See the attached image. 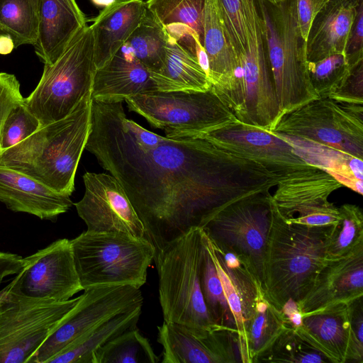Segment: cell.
<instances>
[{
    "label": "cell",
    "mask_w": 363,
    "mask_h": 363,
    "mask_svg": "<svg viewBox=\"0 0 363 363\" xmlns=\"http://www.w3.org/2000/svg\"><path fill=\"white\" fill-rule=\"evenodd\" d=\"M158 356L137 328L128 330L99 348L93 363H157Z\"/></svg>",
    "instance_id": "33"
},
{
    "label": "cell",
    "mask_w": 363,
    "mask_h": 363,
    "mask_svg": "<svg viewBox=\"0 0 363 363\" xmlns=\"http://www.w3.org/2000/svg\"><path fill=\"white\" fill-rule=\"evenodd\" d=\"M23 99L15 75L0 72V135L9 114Z\"/></svg>",
    "instance_id": "43"
},
{
    "label": "cell",
    "mask_w": 363,
    "mask_h": 363,
    "mask_svg": "<svg viewBox=\"0 0 363 363\" xmlns=\"http://www.w3.org/2000/svg\"><path fill=\"white\" fill-rule=\"evenodd\" d=\"M203 48L213 88L215 91L226 89L239 67V57L227 35L217 0H206Z\"/></svg>",
    "instance_id": "26"
},
{
    "label": "cell",
    "mask_w": 363,
    "mask_h": 363,
    "mask_svg": "<svg viewBox=\"0 0 363 363\" xmlns=\"http://www.w3.org/2000/svg\"><path fill=\"white\" fill-rule=\"evenodd\" d=\"M339 221L327 250L326 259H336L350 253L363 242V213L355 204L345 203L340 207Z\"/></svg>",
    "instance_id": "38"
},
{
    "label": "cell",
    "mask_w": 363,
    "mask_h": 363,
    "mask_svg": "<svg viewBox=\"0 0 363 363\" xmlns=\"http://www.w3.org/2000/svg\"><path fill=\"white\" fill-rule=\"evenodd\" d=\"M23 267V258L17 254L0 252V285L3 279L18 274Z\"/></svg>",
    "instance_id": "46"
},
{
    "label": "cell",
    "mask_w": 363,
    "mask_h": 363,
    "mask_svg": "<svg viewBox=\"0 0 363 363\" xmlns=\"http://www.w3.org/2000/svg\"><path fill=\"white\" fill-rule=\"evenodd\" d=\"M143 297L140 289L130 285L102 286L84 289L77 303L28 363H46L95 326L117 314L143 306Z\"/></svg>",
    "instance_id": "13"
},
{
    "label": "cell",
    "mask_w": 363,
    "mask_h": 363,
    "mask_svg": "<svg viewBox=\"0 0 363 363\" xmlns=\"http://www.w3.org/2000/svg\"><path fill=\"white\" fill-rule=\"evenodd\" d=\"M96 69L92 32L85 26L53 64L44 65L38 85L23 104L40 126L61 120L91 91Z\"/></svg>",
    "instance_id": "7"
},
{
    "label": "cell",
    "mask_w": 363,
    "mask_h": 363,
    "mask_svg": "<svg viewBox=\"0 0 363 363\" xmlns=\"http://www.w3.org/2000/svg\"><path fill=\"white\" fill-rule=\"evenodd\" d=\"M201 287L206 309L213 322L221 328L238 334L233 315L226 299L214 262L206 245L205 233Z\"/></svg>",
    "instance_id": "35"
},
{
    "label": "cell",
    "mask_w": 363,
    "mask_h": 363,
    "mask_svg": "<svg viewBox=\"0 0 363 363\" xmlns=\"http://www.w3.org/2000/svg\"><path fill=\"white\" fill-rule=\"evenodd\" d=\"M311 84L318 98H329L348 74L350 66L345 53H335L307 62Z\"/></svg>",
    "instance_id": "39"
},
{
    "label": "cell",
    "mask_w": 363,
    "mask_h": 363,
    "mask_svg": "<svg viewBox=\"0 0 363 363\" xmlns=\"http://www.w3.org/2000/svg\"><path fill=\"white\" fill-rule=\"evenodd\" d=\"M146 13L143 0H115L104 7L90 26L96 69L121 50Z\"/></svg>",
    "instance_id": "22"
},
{
    "label": "cell",
    "mask_w": 363,
    "mask_h": 363,
    "mask_svg": "<svg viewBox=\"0 0 363 363\" xmlns=\"http://www.w3.org/2000/svg\"><path fill=\"white\" fill-rule=\"evenodd\" d=\"M70 241L83 290L112 285L140 289L145 284L155 255L154 245L146 238L86 230Z\"/></svg>",
    "instance_id": "5"
},
{
    "label": "cell",
    "mask_w": 363,
    "mask_h": 363,
    "mask_svg": "<svg viewBox=\"0 0 363 363\" xmlns=\"http://www.w3.org/2000/svg\"><path fill=\"white\" fill-rule=\"evenodd\" d=\"M21 271L0 302V363H28L79 297L56 301L27 296L18 290Z\"/></svg>",
    "instance_id": "11"
},
{
    "label": "cell",
    "mask_w": 363,
    "mask_h": 363,
    "mask_svg": "<svg viewBox=\"0 0 363 363\" xmlns=\"http://www.w3.org/2000/svg\"><path fill=\"white\" fill-rule=\"evenodd\" d=\"M0 202L14 212L55 220L73 204L70 196L54 191L36 179L0 165Z\"/></svg>",
    "instance_id": "20"
},
{
    "label": "cell",
    "mask_w": 363,
    "mask_h": 363,
    "mask_svg": "<svg viewBox=\"0 0 363 363\" xmlns=\"http://www.w3.org/2000/svg\"><path fill=\"white\" fill-rule=\"evenodd\" d=\"M269 58L281 114L318 99L308 74L306 41L300 32L296 0H259Z\"/></svg>",
    "instance_id": "6"
},
{
    "label": "cell",
    "mask_w": 363,
    "mask_h": 363,
    "mask_svg": "<svg viewBox=\"0 0 363 363\" xmlns=\"http://www.w3.org/2000/svg\"><path fill=\"white\" fill-rule=\"evenodd\" d=\"M228 38L238 57L247 46L248 35L259 13L258 0H217Z\"/></svg>",
    "instance_id": "36"
},
{
    "label": "cell",
    "mask_w": 363,
    "mask_h": 363,
    "mask_svg": "<svg viewBox=\"0 0 363 363\" xmlns=\"http://www.w3.org/2000/svg\"><path fill=\"white\" fill-rule=\"evenodd\" d=\"M85 149L122 186L155 252L279 180L258 163L206 139L147 130L127 118L122 102L92 99Z\"/></svg>",
    "instance_id": "1"
},
{
    "label": "cell",
    "mask_w": 363,
    "mask_h": 363,
    "mask_svg": "<svg viewBox=\"0 0 363 363\" xmlns=\"http://www.w3.org/2000/svg\"><path fill=\"white\" fill-rule=\"evenodd\" d=\"M203 252L201 228L189 230L155 252L164 321L204 328L220 327L211 320L201 292Z\"/></svg>",
    "instance_id": "4"
},
{
    "label": "cell",
    "mask_w": 363,
    "mask_h": 363,
    "mask_svg": "<svg viewBox=\"0 0 363 363\" xmlns=\"http://www.w3.org/2000/svg\"><path fill=\"white\" fill-rule=\"evenodd\" d=\"M363 296V242L350 253L336 259H326L313 285L297 304L304 315Z\"/></svg>",
    "instance_id": "19"
},
{
    "label": "cell",
    "mask_w": 363,
    "mask_h": 363,
    "mask_svg": "<svg viewBox=\"0 0 363 363\" xmlns=\"http://www.w3.org/2000/svg\"><path fill=\"white\" fill-rule=\"evenodd\" d=\"M272 201L290 223L323 226L338 223V207L328 201L342 184L325 169L309 164L278 180Z\"/></svg>",
    "instance_id": "14"
},
{
    "label": "cell",
    "mask_w": 363,
    "mask_h": 363,
    "mask_svg": "<svg viewBox=\"0 0 363 363\" xmlns=\"http://www.w3.org/2000/svg\"><path fill=\"white\" fill-rule=\"evenodd\" d=\"M15 48L13 40L8 36L0 35V55H7Z\"/></svg>",
    "instance_id": "47"
},
{
    "label": "cell",
    "mask_w": 363,
    "mask_h": 363,
    "mask_svg": "<svg viewBox=\"0 0 363 363\" xmlns=\"http://www.w3.org/2000/svg\"><path fill=\"white\" fill-rule=\"evenodd\" d=\"M18 279V274L11 280V281L0 291V302L7 296L12 288L15 286Z\"/></svg>",
    "instance_id": "48"
},
{
    "label": "cell",
    "mask_w": 363,
    "mask_h": 363,
    "mask_svg": "<svg viewBox=\"0 0 363 363\" xmlns=\"http://www.w3.org/2000/svg\"><path fill=\"white\" fill-rule=\"evenodd\" d=\"M21 272L18 290L27 296L64 301L83 290L67 238L24 257Z\"/></svg>",
    "instance_id": "17"
},
{
    "label": "cell",
    "mask_w": 363,
    "mask_h": 363,
    "mask_svg": "<svg viewBox=\"0 0 363 363\" xmlns=\"http://www.w3.org/2000/svg\"><path fill=\"white\" fill-rule=\"evenodd\" d=\"M363 0H328L312 21L306 40L308 62L344 53L346 43Z\"/></svg>",
    "instance_id": "23"
},
{
    "label": "cell",
    "mask_w": 363,
    "mask_h": 363,
    "mask_svg": "<svg viewBox=\"0 0 363 363\" xmlns=\"http://www.w3.org/2000/svg\"><path fill=\"white\" fill-rule=\"evenodd\" d=\"M289 325L283 312L262 294L245 324L244 340L238 345L240 362L257 363L259 357Z\"/></svg>",
    "instance_id": "29"
},
{
    "label": "cell",
    "mask_w": 363,
    "mask_h": 363,
    "mask_svg": "<svg viewBox=\"0 0 363 363\" xmlns=\"http://www.w3.org/2000/svg\"><path fill=\"white\" fill-rule=\"evenodd\" d=\"M350 340L346 362H363V301L362 296L348 303Z\"/></svg>",
    "instance_id": "41"
},
{
    "label": "cell",
    "mask_w": 363,
    "mask_h": 363,
    "mask_svg": "<svg viewBox=\"0 0 363 363\" xmlns=\"http://www.w3.org/2000/svg\"><path fill=\"white\" fill-rule=\"evenodd\" d=\"M142 306L121 313L81 335L46 363H93L96 351L122 333L136 328Z\"/></svg>",
    "instance_id": "28"
},
{
    "label": "cell",
    "mask_w": 363,
    "mask_h": 363,
    "mask_svg": "<svg viewBox=\"0 0 363 363\" xmlns=\"http://www.w3.org/2000/svg\"><path fill=\"white\" fill-rule=\"evenodd\" d=\"M328 0H296L298 23L306 41L312 21Z\"/></svg>",
    "instance_id": "45"
},
{
    "label": "cell",
    "mask_w": 363,
    "mask_h": 363,
    "mask_svg": "<svg viewBox=\"0 0 363 363\" xmlns=\"http://www.w3.org/2000/svg\"><path fill=\"white\" fill-rule=\"evenodd\" d=\"M91 2L96 6L106 7L111 4L115 0H91Z\"/></svg>",
    "instance_id": "49"
},
{
    "label": "cell",
    "mask_w": 363,
    "mask_h": 363,
    "mask_svg": "<svg viewBox=\"0 0 363 363\" xmlns=\"http://www.w3.org/2000/svg\"><path fill=\"white\" fill-rule=\"evenodd\" d=\"M270 3H272V4H277V3H279L280 1H282L284 0H266Z\"/></svg>",
    "instance_id": "50"
},
{
    "label": "cell",
    "mask_w": 363,
    "mask_h": 363,
    "mask_svg": "<svg viewBox=\"0 0 363 363\" xmlns=\"http://www.w3.org/2000/svg\"><path fill=\"white\" fill-rule=\"evenodd\" d=\"M294 329L331 363H345L350 340L348 303L302 315L301 324Z\"/></svg>",
    "instance_id": "25"
},
{
    "label": "cell",
    "mask_w": 363,
    "mask_h": 363,
    "mask_svg": "<svg viewBox=\"0 0 363 363\" xmlns=\"http://www.w3.org/2000/svg\"><path fill=\"white\" fill-rule=\"evenodd\" d=\"M157 331L162 363L240 362L238 334L232 330L164 321Z\"/></svg>",
    "instance_id": "18"
},
{
    "label": "cell",
    "mask_w": 363,
    "mask_h": 363,
    "mask_svg": "<svg viewBox=\"0 0 363 363\" xmlns=\"http://www.w3.org/2000/svg\"><path fill=\"white\" fill-rule=\"evenodd\" d=\"M85 191L74 203L90 232H122L145 237L143 224L125 191L110 174L86 172Z\"/></svg>",
    "instance_id": "16"
},
{
    "label": "cell",
    "mask_w": 363,
    "mask_h": 363,
    "mask_svg": "<svg viewBox=\"0 0 363 363\" xmlns=\"http://www.w3.org/2000/svg\"><path fill=\"white\" fill-rule=\"evenodd\" d=\"M362 105L318 98L282 113L270 131L363 160Z\"/></svg>",
    "instance_id": "10"
},
{
    "label": "cell",
    "mask_w": 363,
    "mask_h": 363,
    "mask_svg": "<svg viewBox=\"0 0 363 363\" xmlns=\"http://www.w3.org/2000/svg\"><path fill=\"white\" fill-rule=\"evenodd\" d=\"M91 91L65 118L40 126L0 153V165L23 173L54 191L71 196L79 162L90 133Z\"/></svg>",
    "instance_id": "3"
},
{
    "label": "cell",
    "mask_w": 363,
    "mask_h": 363,
    "mask_svg": "<svg viewBox=\"0 0 363 363\" xmlns=\"http://www.w3.org/2000/svg\"><path fill=\"white\" fill-rule=\"evenodd\" d=\"M23 101L12 109L4 122L0 135V153L24 140L40 126L38 118Z\"/></svg>",
    "instance_id": "40"
},
{
    "label": "cell",
    "mask_w": 363,
    "mask_h": 363,
    "mask_svg": "<svg viewBox=\"0 0 363 363\" xmlns=\"http://www.w3.org/2000/svg\"><path fill=\"white\" fill-rule=\"evenodd\" d=\"M167 33L148 12L125 44L130 53L150 72L158 71L165 57Z\"/></svg>",
    "instance_id": "32"
},
{
    "label": "cell",
    "mask_w": 363,
    "mask_h": 363,
    "mask_svg": "<svg viewBox=\"0 0 363 363\" xmlns=\"http://www.w3.org/2000/svg\"><path fill=\"white\" fill-rule=\"evenodd\" d=\"M38 0H0V35L9 37L15 48L34 45L38 30Z\"/></svg>",
    "instance_id": "31"
},
{
    "label": "cell",
    "mask_w": 363,
    "mask_h": 363,
    "mask_svg": "<svg viewBox=\"0 0 363 363\" xmlns=\"http://www.w3.org/2000/svg\"><path fill=\"white\" fill-rule=\"evenodd\" d=\"M216 93L240 122L270 131L281 115L260 6L233 80Z\"/></svg>",
    "instance_id": "8"
},
{
    "label": "cell",
    "mask_w": 363,
    "mask_h": 363,
    "mask_svg": "<svg viewBox=\"0 0 363 363\" xmlns=\"http://www.w3.org/2000/svg\"><path fill=\"white\" fill-rule=\"evenodd\" d=\"M280 135L294 145L298 154L306 152L318 155L301 157L307 163L325 169L335 177L342 186H346L362 195L363 160L330 147L281 134Z\"/></svg>",
    "instance_id": "30"
},
{
    "label": "cell",
    "mask_w": 363,
    "mask_h": 363,
    "mask_svg": "<svg viewBox=\"0 0 363 363\" xmlns=\"http://www.w3.org/2000/svg\"><path fill=\"white\" fill-rule=\"evenodd\" d=\"M145 4L148 12L160 25L189 27L203 47L206 0H147Z\"/></svg>",
    "instance_id": "34"
},
{
    "label": "cell",
    "mask_w": 363,
    "mask_h": 363,
    "mask_svg": "<svg viewBox=\"0 0 363 363\" xmlns=\"http://www.w3.org/2000/svg\"><path fill=\"white\" fill-rule=\"evenodd\" d=\"M336 225L309 226L290 223L273 202L263 290L267 299L277 309L281 311L288 303L298 304L310 290L326 260Z\"/></svg>",
    "instance_id": "2"
},
{
    "label": "cell",
    "mask_w": 363,
    "mask_h": 363,
    "mask_svg": "<svg viewBox=\"0 0 363 363\" xmlns=\"http://www.w3.org/2000/svg\"><path fill=\"white\" fill-rule=\"evenodd\" d=\"M272 204L269 191L255 193L225 206L201 228L214 245L237 255L262 289Z\"/></svg>",
    "instance_id": "12"
},
{
    "label": "cell",
    "mask_w": 363,
    "mask_h": 363,
    "mask_svg": "<svg viewBox=\"0 0 363 363\" xmlns=\"http://www.w3.org/2000/svg\"><path fill=\"white\" fill-rule=\"evenodd\" d=\"M344 53L350 66L363 60V1L359 6Z\"/></svg>",
    "instance_id": "44"
},
{
    "label": "cell",
    "mask_w": 363,
    "mask_h": 363,
    "mask_svg": "<svg viewBox=\"0 0 363 363\" xmlns=\"http://www.w3.org/2000/svg\"><path fill=\"white\" fill-rule=\"evenodd\" d=\"M125 101L167 138H192L238 121L212 86L206 91H150Z\"/></svg>",
    "instance_id": "9"
},
{
    "label": "cell",
    "mask_w": 363,
    "mask_h": 363,
    "mask_svg": "<svg viewBox=\"0 0 363 363\" xmlns=\"http://www.w3.org/2000/svg\"><path fill=\"white\" fill-rule=\"evenodd\" d=\"M157 90L150 72L130 53L119 50L96 69L91 88L93 100L114 103L139 94Z\"/></svg>",
    "instance_id": "24"
},
{
    "label": "cell",
    "mask_w": 363,
    "mask_h": 363,
    "mask_svg": "<svg viewBox=\"0 0 363 363\" xmlns=\"http://www.w3.org/2000/svg\"><path fill=\"white\" fill-rule=\"evenodd\" d=\"M167 35L164 63L158 71L150 72L157 90L209 89L212 84L197 55L168 33Z\"/></svg>",
    "instance_id": "27"
},
{
    "label": "cell",
    "mask_w": 363,
    "mask_h": 363,
    "mask_svg": "<svg viewBox=\"0 0 363 363\" xmlns=\"http://www.w3.org/2000/svg\"><path fill=\"white\" fill-rule=\"evenodd\" d=\"M192 138L206 139L254 161L279 179L309 164L296 152L294 145L281 135L238 121Z\"/></svg>",
    "instance_id": "15"
},
{
    "label": "cell",
    "mask_w": 363,
    "mask_h": 363,
    "mask_svg": "<svg viewBox=\"0 0 363 363\" xmlns=\"http://www.w3.org/2000/svg\"><path fill=\"white\" fill-rule=\"evenodd\" d=\"M257 362L323 363L330 361L289 325L257 360Z\"/></svg>",
    "instance_id": "37"
},
{
    "label": "cell",
    "mask_w": 363,
    "mask_h": 363,
    "mask_svg": "<svg viewBox=\"0 0 363 363\" xmlns=\"http://www.w3.org/2000/svg\"><path fill=\"white\" fill-rule=\"evenodd\" d=\"M38 13L35 52L44 65H51L86 26V18L76 0H38Z\"/></svg>",
    "instance_id": "21"
},
{
    "label": "cell",
    "mask_w": 363,
    "mask_h": 363,
    "mask_svg": "<svg viewBox=\"0 0 363 363\" xmlns=\"http://www.w3.org/2000/svg\"><path fill=\"white\" fill-rule=\"evenodd\" d=\"M329 98L340 102L363 104V60L350 66L348 74Z\"/></svg>",
    "instance_id": "42"
}]
</instances>
